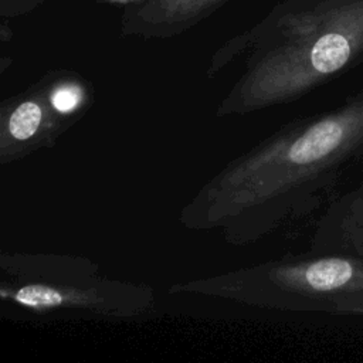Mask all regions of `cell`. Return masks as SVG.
<instances>
[{
    "label": "cell",
    "instance_id": "cell-1",
    "mask_svg": "<svg viewBox=\"0 0 363 363\" xmlns=\"http://www.w3.org/2000/svg\"><path fill=\"white\" fill-rule=\"evenodd\" d=\"M237 40L255 47V81L306 91L363 58V0H281Z\"/></svg>",
    "mask_w": 363,
    "mask_h": 363
},
{
    "label": "cell",
    "instance_id": "cell-2",
    "mask_svg": "<svg viewBox=\"0 0 363 363\" xmlns=\"http://www.w3.org/2000/svg\"><path fill=\"white\" fill-rule=\"evenodd\" d=\"M228 0H140L123 7L125 35L167 38L194 27Z\"/></svg>",
    "mask_w": 363,
    "mask_h": 363
},
{
    "label": "cell",
    "instance_id": "cell-3",
    "mask_svg": "<svg viewBox=\"0 0 363 363\" xmlns=\"http://www.w3.org/2000/svg\"><path fill=\"white\" fill-rule=\"evenodd\" d=\"M316 244L325 254L363 258V179L330 206Z\"/></svg>",
    "mask_w": 363,
    "mask_h": 363
},
{
    "label": "cell",
    "instance_id": "cell-4",
    "mask_svg": "<svg viewBox=\"0 0 363 363\" xmlns=\"http://www.w3.org/2000/svg\"><path fill=\"white\" fill-rule=\"evenodd\" d=\"M43 112L37 102L27 101L20 104L9 121V132L16 139H28L35 133L41 123Z\"/></svg>",
    "mask_w": 363,
    "mask_h": 363
},
{
    "label": "cell",
    "instance_id": "cell-5",
    "mask_svg": "<svg viewBox=\"0 0 363 363\" xmlns=\"http://www.w3.org/2000/svg\"><path fill=\"white\" fill-rule=\"evenodd\" d=\"M45 0H0V17L16 18L43 6Z\"/></svg>",
    "mask_w": 363,
    "mask_h": 363
},
{
    "label": "cell",
    "instance_id": "cell-6",
    "mask_svg": "<svg viewBox=\"0 0 363 363\" xmlns=\"http://www.w3.org/2000/svg\"><path fill=\"white\" fill-rule=\"evenodd\" d=\"M79 89L72 84H65L57 88L52 94V102L61 112L72 111L79 102Z\"/></svg>",
    "mask_w": 363,
    "mask_h": 363
},
{
    "label": "cell",
    "instance_id": "cell-7",
    "mask_svg": "<svg viewBox=\"0 0 363 363\" xmlns=\"http://www.w3.org/2000/svg\"><path fill=\"white\" fill-rule=\"evenodd\" d=\"M95 1L104 3V4H112V6H116V7H125V6L138 3L140 0H95Z\"/></svg>",
    "mask_w": 363,
    "mask_h": 363
}]
</instances>
